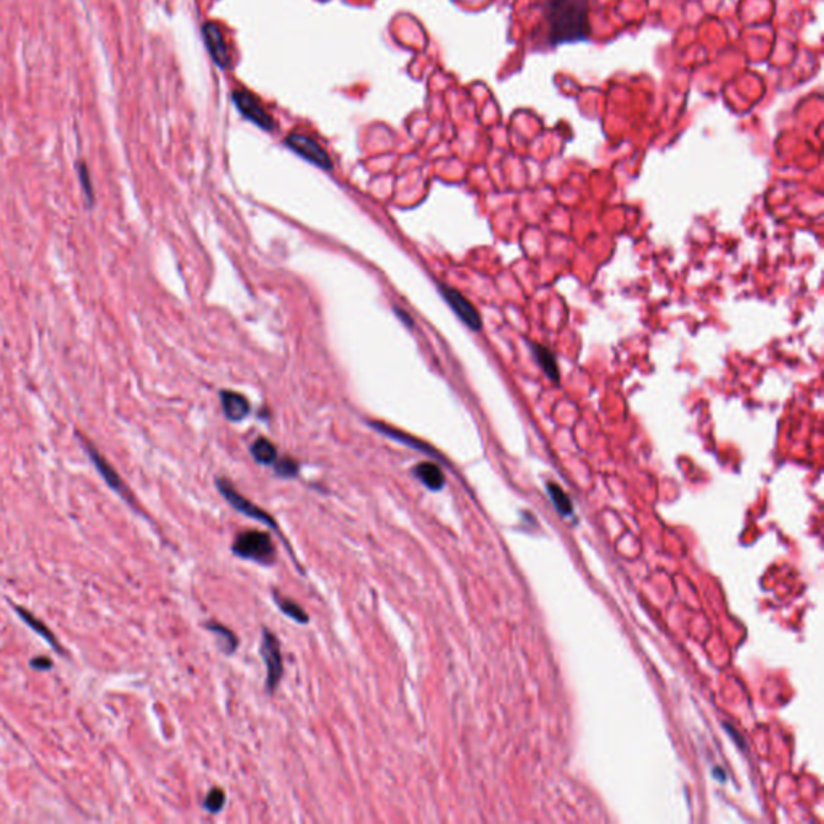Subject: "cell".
Instances as JSON below:
<instances>
[{"instance_id":"cell-1","label":"cell","mask_w":824,"mask_h":824,"mask_svg":"<svg viewBox=\"0 0 824 824\" xmlns=\"http://www.w3.org/2000/svg\"><path fill=\"white\" fill-rule=\"evenodd\" d=\"M543 26L550 45L578 42L589 36V0H546Z\"/></svg>"},{"instance_id":"cell-2","label":"cell","mask_w":824,"mask_h":824,"mask_svg":"<svg viewBox=\"0 0 824 824\" xmlns=\"http://www.w3.org/2000/svg\"><path fill=\"white\" fill-rule=\"evenodd\" d=\"M232 553L237 557L253 560L261 565H272L276 562V548L271 535L260 530L240 533L232 544Z\"/></svg>"},{"instance_id":"cell-3","label":"cell","mask_w":824,"mask_h":824,"mask_svg":"<svg viewBox=\"0 0 824 824\" xmlns=\"http://www.w3.org/2000/svg\"><path fill=\"white\" fill-rule=\"evenodd\" d=\"M76 437L79 438V442H81V444H83L85 454H87L90 461H92L95 469H97V472L102 475L105 483H107L115 493H118L126 503L133 505V507H137V505H135V499L133 496V493H131V489L128 488V485L124 483V480L119 477V473L116 472L113 466H111V464L107 461V457H105L103 454L94 446V443L90 442L89 438H85L79 430H76Z\"/></svg>"},{"instance_id":"cell-4","label":"cell","mask_w":824,"mask_h":824,"mask_svg":"<svg viewBox=\"0 0 824 824\" xmlns=\"http://www.w3.org/2000/svg\"><path fill=\"white\" fill-rule=\"evenodd\" d=\"M261 655L266 664V689L272 694L279 687L284 675V660H282L279 639L267 628L261 630Z\"/></svg>"},{"instance_id":"cell-5","label":"cell","mask_w":824,"mask_h":824,"mask_svg":"<svg viewBox=\"0 0 824 824\" xmlns=\"http://www.w3.org/2000/svg\"><path fill=\"white\" fill-rule=\"evenodd\" d=\"M216 487H217V489H219V493L222 494V496H224L226 501L229 503L235 510H239L240 514L246 515V517L258 520V522L264 523V525H267V527L274 528V530H277V532H279V525H277L276 520L272 519L269 514L264 512V510H262L261 507H258L255 503H251L246 498L242 496V494L237 491L234 487H232L229 480L217 478Z\"/></svg>"},{"instance_id":"cell-6","label":"cell","mask_w":824,"mask_h":824,"mask_svg":"<svg viewBox=\"0 0 824 824\" xmlns=\"http://www.w3.org/2000/svg\"><path fill=\"white\" fill-rule=\"evenodd\" d=\"M285 145L292 151H295L298 156H301V158L310 161L311 165L317 166V168L326 169V171H330L333 168L332 160H330V156H328L327 151L323 150L314 139L308 137V135H305V134L293 133L290 135H287Z\"/></svg>"},{"instance_id":"cell-7","label":"cell","mask_w":824,"mask_h":824,"mask_svg":"<svg viewBox=\"0 0 824 824\" xmlns=\"http://www.w3.org/2000/svg\"><path fill=\"white\" fill-rule=\"evenodd\" d=\"M232 99H234L237 110H239L246 119L251 121L253 124H256L258 128L264 131H272L276 128V121L272 119V116L267 113L260 100L253 94H250L249 90H235V92L232 94Z\"/></svg>"},{"instance_id":"cell-8","label":"cell","mask_w":824,"mask_h":824,"mask_svg":"<svg viewBox=\"0 0 824 824\" xmlns=\"http://www.w3.org/2000/svg\"><path fill=\"white\" fill-rule=\"evenodd\" d=\"M438 290L442 293L444 300H446L449 308L456 312V316L466 323L469 328H472L475 332L482 328V317H480L477 308H475L461 292H457L456 288L449 287L446 284H438Z\"/></svg>"},{"instance_id":"cell-9","label":"cell","mask_w":824,"mask_h":824,"mask_svg":"<svg viewBox=\"0 0 824 824\" xmlns=\"http://www.w3.org/2000/svg\"><path fill=\"white\" fill-rule=\"evenodd\" d=\"M369 426H371L372 428H376L378 433H382V435H385V437L394 439V442L403 443L404 446H409V448L416 449V451L427 454V456H432L435 459H439V461H444L442 454H439L437 449H433L430 444H427L426 442H421V439L416 437H411V435L406 432H401V430H398V428L385 426V423H382V422H371Z\"/></svg>"},{"instance_id":"cell-10","label":"cell","mask_w":824,"mask_h":824,"mask_svg":"<svg viewBox=\"0 0 824 824\" xmlns=\"http://www.w3.org/2000/svg\"><path fill=\"white\" fill-rule=\"evenodd\" d=\"M203 37L205 44L210 50L211 58L219 68H229L230 65V53L227 50L226 40L215 23H206L203 26Z\"/></svg>"},{"instance_id":"cell-11","label":"cell","mask_w":824,"mask_h":824,"mask_svg":"<svg viewBox=\"0 0 824 824\" xmlns=\"http://www.w3.org/2000/svg\"><path fill=\"white\" fill-rule=\"evenodd\" d=\"M221 404L224 416L232 422L244 421L250 414V403L242 393L232 392V390H222L221 394Z\"/></svg>"},{"instance_id":"cell-12","label":"cell","mask_w":824,"mask_h":824,"mask_svg":"<svg viewBox=\"0 0 824 824\" xmlns=\"http://www.w3.org/2000/svg\"><path fill=\"white\" fill-rule=\"evenodd\" d=\"M13 609H15V612H17V614H18L19 619H22V620L24 621V623H26V625L29 626V628H33V630L36 631V633L40 636V638L47 641L49 646H50V647H53V649L57 650L58 654H63V649H62V646H60V643H58L57 636H55V634L52 633V630H50L49 626L45 625L42 620L36 619V616H34V615L31 614V612L26 610V609H24V607H22V605H13Z\"/></svg>"},{"instance_id":"cell-13","label":"cell","mask_w":824,"mask_h":824,"mask_svg":"<svg viewBox=\"0 0 824 824\" xmlns=\"http://www.w3.org/2000/svg\"><path fill=\"white\" fill-rule=\"evenodd\" d=\"M412 472L416 475V478L421 480V482L426 485L428 489H432V491H439V489H443L444 483H446L442 467L435 462H421L419 466L414 467Z\"/></svg>"},{"instance_id":"cell-14","label":"cell","mask_w":824,"mask_h":824,"mask_svg":"<svg viewBox=\"0 0 824 824\" xmlns=\"http://www.w3.org/2000/svg\"><path fill=\"white\" fill-rule=\"evenodd\" d=\"M530 348H532L533 358L537 359L538 366L543 369V372L546 373V376H548L553 382H559L560 372H559V366H557V359H555L554 353L550 351L549 348L538 345V343H530Z\"/></svg>"},{"instance_id":"cell-15","label":"cell","mask_w":824,"mask_h":824,"mask_svg":"<svg viewBox=\"0 0 824 824\" xmlns=\"http://www.w3.org/2000/svg\"><path fill=\"white\" fill-rule=\"evenodd\" d=\"M206 628H208L211 633L217 636V644H219L221 650L224 652V654H227V655L234 654V652L237 650V647H239V639H237V636L232 633L229 628H226L224 625L215 623V621L206 623Z\"/></svg>"},{"instance_id":"cell-16","label":"cell","mask_w":824,"mask_h":824,"mask_svg":"<svg viewBox=\"0 0 824 824\" xmlns=\"http://www.w3.org/2000/svg\"><path fill=\"white\" fill-rule=\"evenodd\" d=\"M250 451L255 461L262 466H272L277 461V449L267 438H258Z\"/></svg>"},{"instance_id":"cell-17","label":"cell","mask_w":824,"mask_h":824,"mask_svg":"<svg viewBox=\"0 0 824 824\" xmlns=\"http://www.w3.org/2000/svg\"><path fill=\"white\" fill-rule=\"evenodd\" d=\"M274 600H276L277 607H279L282 614L287 615L288 619L295 620L296 623H301V625H306L308 621H310V616H308L306 612L303 610L296 603H293V600L280 598V596L277 593L274 594Z\"/></svg>"},{"instance_id":"cell-18","label":"cell","mask_w":824,"mask_h":824,"mask_svg":"<svg viewBox=\"0 0 824 824\" xmlns=\"http://www.w3.org/2000/svg\"><path fill=\"white\" fill-rule=\"evenodd\" d=\"M548 493L550 499H553V504L555 505V509L559 510L562 515H570L573 512V505L572 501H570V498L567 496V493L564 491L562 488L559 487L557 483H549L548 485Z\"/></svg>"},{"instance_id":"cell-19","label":"cell","mask_w":824,"mask_h":824,"mask_svg":"<svg viewBox=\"0 0 824 824\" xmlns=\"http://www.w3.org/2000/svg\"><path fill=\"white\" fill-rule=\"evenodd\" d=\"M224 805H226V793L222 792V789L215 787V789H211L208 793H206V797L203 800L205 810H208L210 813H219L222 808H224Z\"/></svg>"},{"instance_id":"cell-20","label":"cell","mask_w":824,"mask_h":824,"mask_svg":"<svg viewBox=\"0 0 824 824\" xmlns=\"http://www.w3.org/2000/svg\"><path fill=\"white\" fill-rule=\"evenodd\" d=\"M274 466L276 473L279 475L280 478H293L296 477L298 472H300V466H298L296 461H293L290 457H282L279 459L277 457V461L272 464Z\"/></svg>"},{"instance_id":"cell-21","label":"cell","mask_w":824,"mask_h":824,"mask_svg":"<svg viewBox=\"0 0 824 824\" xmlns=\"http://www.w3.org/2000/svg\"><path fill=\"white\" fill-rule=\"evenodd\" d=\"M79 180H81V185H83V190H84V194H85V199H87L89 206H92L94 201H95L94 185H92V179H90L87 166H85L84 163L79 165Z\"/></svg>"},{"instance_id":"cell-22","label":"cell","mask_w":824,"mask_h":824,"mask_svg":"<svg viewBox=\"0 0 824 824\" xmlns=\"http://www.w3.org/2000/svg\"><path fill=\"white\" fill-rule=\"evenodd\" d=\"M29 665H31L34 670L47 671L53 666V662L50 660L49 657H34V659L29 662Z\"/></svg>"},{"instance_id":"cell-23","label":"cell","mask_w":824,"mask_h":824,"mask_svg":"<svg viewBox=\"0 0 824 824\" xmlns=\"http://www.w3.org/2000/svg\"><path fill=\"white\" fill-rule=\"evenodd\" d=\"M393 311H394V314L398 316V319L401 321L403 323H406V326L409 328L414 327V319H412L411 314H409V312L406 310H403V308H399V306H394Z\"/></svg>"}]
</instances>
